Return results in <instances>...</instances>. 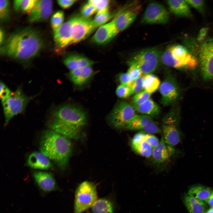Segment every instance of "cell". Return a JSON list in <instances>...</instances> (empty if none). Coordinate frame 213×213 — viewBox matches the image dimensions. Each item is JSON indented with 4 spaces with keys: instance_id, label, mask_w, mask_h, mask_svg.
<instances>
[{
    "instance_id": "9c48e42d",
    "label": "cell",
    "mask_w": 213,
    "mask_h": 213,
    "mask_svg": "<svg viewBox=\"0 0 213 213\" xmlns=\"http://www.w3.org/2000/svg\"><path fill=\"white\" fill-rule=\"evenodd\" d=\"M134 107L125 101L119 102L109 114L108 120L110 125L117 129H126L128 124L135 115Z\"/></svg>"
},
{
    "instance_id": "83f0119b",
    "label": "cell",
    "mask_w": 213,
    "mask_h": 213,
    "mask_svg": "<svg viewBox=\"0 0 213 213\" xmlns=\"http://www.w3.org/2000/svg\"><path fill=\"white\" fill-rule=\"evenodd\" d=\"M212 190L210 188L206 186L196 185L189 188L187 195L206 203Z\"/></svg>"
},
{
    "instance_id": "8d00e7d4",
    "label": "cell",
    "mask_w": 213,
    "mask_h": 213,
    "mask_svg": "<svg viewBox=\"0 0 213 213\" xmlns=\"http://www.w3.org/2000/svg\"><path fill=\"white\" fill-rule=\"evenodd\" d=\"M116 93L118 97L122 99L128 98L132 95L130 86L122 84L117 87Z\"/></svg>"
},
{
    "instance_id": "ab89813d",
    "label": "cell",
    "mask_w": 213,
    "mask_h": 213,
    "mask_svg": "<svg viewBox=\"0 0 213 213\" xmlns=\"http://www.w3.org/2000/svg\"><path fill=\"white\" fill-rule=\"evenodd\" d=\"M143 76H141L135 80L130 86L131 94H136L143 89Z\"/></svg>"
},
{
    "instance_id": "8992f818",
    "label": "cell",
    "mask_w": 213,
    "mask_h": 213,
    "mask_svg": "<svg viewBox=\"0 0 213 213\" xmlns=\"http://www.w3.org/2000/svg\"><path fill=\"white\" fill-rule=\"evenodd\" d=\"M97 199L95 184L87 180L81 182L75 192L74 213H83L91 208Z\"/></svg>"
},
{
    "instance_id": "6da1fadb",
    "label": "cell",
    "mask_w": 213,
    "mask_h": 213,
    "mask_svg": "<svg viewBox=\"0 0 213 213\" xmlns=\"http://www.w3.org/2000/svg\"><path fill=\"white\" fill-rule=\"evenodd\" d=\"M1 45L0 52L2 54L25 62L38 54L43 47V42L38 31L27 27L12 33Z\"/></svg>"
},
{
    "instance_id": "e575fe53",
    "label": "cell",
    "mask_w": 213,
    "mask_h": 213,
    "mask_svg": "<svg viewBox=\"0 0 213 213\" xmlns=\"http://www.w3.org/2000/svg\"><path fill=\"white\" fill-rule=\"evenodd\" d=\"M88 2L94 7L97 13L108 11L110 3V1L107 0H90L88 1Z\"/></svg>"
},
{
    "instance_id": "cb8c5ba5",
    "label": "cell",
    "mask_w": 213,
    "mask_h": 213,
    "mask_svg": "<svg viewBox=\"0 0 213 213\" xmlns=\"http://www.w3.org/2000/svg\"><path fill=\"white\" fill-rule=\"evenodd\" d=\"M64 63L71 70L74 69L91 66L95 62L94 61L82 55L73 54L65 58Z\"/></svg>"
},
{
    "instance_id": "d4e9b609",
    "label": "cell",
    "mask_w": 213,
    "mask_h": 213,
    "mask_svg": "<svg viewBox=\"0 0 213 213\" xmlns=\"http://www.w3.org/2000/svg\"><path fill=\"white\" fill-rule=\"evenodd\" d=\"M167 3L170 12L175 16L190 17L192 14L186 0H168Z\"/></svg>"
},
{
    "instance_id": "1f68e13d",
    "label": "cell",
    "mask_w": 213,
    "mask_h": 213,
    "mask_svg": "<svg viewBox=\"0 0 213 213\" xmlns=\"http://www.w3.org/2000/svg\"><path fill=\"white\" fill-rule=\"evenodd\" d=\"M112 17V14L109 11L97 13L93 19H92V22L95 29L105 24Z\"/></svg>"
},
{
    "instance_id": "ee69618b",
    "label": "cell",
    "mask_w": 213,
    "mask_h": 213,
    "mask_svg": "<svg viewBox=\"0 0 213 213\" xmlns=\"http://www.w3.org/2000/svg\"><path fill=\"white\" fill-rule=\"evenodd\" d=\"M76 1L75 0H59L57 1V3L61 7L65 9L70 7Z\"/></svg>"
},
{
    "instance_id": "bcb514c9",
    "label": "cell",
    "mask_w": 213,
    "mask_h": 213,
    "mask_svg": "<svg viewBox=\"0 0 213 213\" xmlns=\"http://www.w3.org/2000/svg\"><path fill=\"white\" fill-rule=\"evenodd\" d=\"M207 30L206 28H203L201 29L200 31L198 37L199 40L200 41H203L205 37L206 36Z\"/></svg>"
},
{
    "instance_id": "3957f363",
    "label": "cell",
    "mask_w": 213,
    "mask_h": 213,
    "mask_svg": "<svg viewBox=\"0 0 213 213\" xmlns=\"http://www.w3.org/2000/svg\"><path fill=\"white\" fill-rule=\"evenodd\" d=\"M40 150L61 170H64L71 156L72 147L69 138L51 130H46L42 135Z\"/></svg>"
},
{
    "instance_id": "30bf717a",
    "label": "cell",
    "mask_w": 213,
    "mask_h": 213,
    "mask_svg": "<svg viewBox=\"0 0 213 213\" xmlns=\"http://www.w3.org/2000/svg\"><path fill=\"white\" fill-rule=\"evenodd\" d=\"M199 63L205 80H213V38L204 40L199 48Z\"/></svg>"
},
{
    "instance_id": "ffe728a7",
    "label": "cell",
    "mask_w": 213,
    "mask_h": 213,
    "mask_svg": "<svg viewBox=\"0 0 213 213\" xmlns=\"http://www.w3.org/2000/svg\"><path fill=\"white\" fill-rule=\"evenodd\" d=\"M33 177L36 183L43 191L49 192L57 189L56 182L51 173L36 171L34 172Z\"/></svg>"
},
{
    "instance_id": "f6af8a7d",
    "label": "cell",
    "mask_w": 213,
    "mask_h": 213,
    "mask_svg": "<svg viewBox=\"0 0 213 213\" xmlns=\"http://www.w3.org/2000/svg\"><path fill=\"white\" fill-rule=\"evenodd\" d=\"M119 80L121 84L130 86V80L128 73H123L120 74L119 76Z\"/></svg>"
},
{
    "instance_id": "4dcf8cb0",
    "label": "cell",
    "mask_w": 213,
    "mask_h": 213,
    "mask_svg": "<svg viewBox=\"0 0 213 213\" xmlns=\"http://www.w3.org/2000/svg\"><path fill=\"white\" fill-rule=\"evenodd\" d=\"M37 0H16L13 1V7L17 12L29 13L35 6Z\"/></svg>"
},
{
    "instance_id": "d6a6232c",
    "label": "cell",
    "mask_w": 213,
    "mask_h": 213,
    "mask_svg": "<svg viewBox=\"0 0 213 213\" xmlns=\"http://www.w3.org/2000/svg\"><path fill=\"white\" fill-rule=\"evenodd\" d=\"M64 19V14L62 11H57L53 14L51 19V24L54 32L62 25Z\"/></svg>"
},
{
    "instance_id": "5bb4252c",
    "label": "cell",
    "mask_w": 213,
    "mask_h": 213,
    "mask_svg": "<svg viewBox=\"0 0 213 213\" xmlns=\"http://www.w3.org/2000/svg\"><path fill=\"white\" fill-rule=\"evenodd\" d=\"M95 29L90 18L75 17L71 30V44L78 43L86 38Z\"/></svg>"
},
{
    "instance_id": "5b68a950",
    "label": "cell",
    "mask_w": 213,
    "mask_h": 213,
    "mask_svg": "<svg viewBox=\"0 0 213 213\" xmlns=\"http://www.w3.org/2000/svg\"><path fill=\"white\" fill-rule=\"evenodd\" d=\"M161 55L156 48L145 49L135 54L129 61L128 64L137 67L145 75L151 74L157 68Z\"/></svg>"
},
{
    "instance_id": "484cf974",
    "label": "cell",
    "mask_w": 213,
    "mask_h": 213,
    "mask_svg": "<svg viewBox=\"0 0 213 213\" xmlns=\"http://www.w3.org/2000/svg\"><path fill=\"white\" fill-rule=\"evenodd\" d=\"M133 106L138 113L151 117L158 115L160 112L159 106L150 98L140 105Z\"/></svg>"
},
{
    "instance_id": "ac0fdd59",
    "label": "cell",
    "mask_w": 213,
    "mask_h": 213,
    "mask_svg": "<svg viewBox=\"0 0 213 213\" xmlns=\"http://www.w3.org/2000/svg\"><path fill=\"white\" fill-rule=\"evenodd\" d=\"M75 17L64 22L54 32V38L56 49L62 50L71 44V30Z\"/></svg>"
},
{
    "instance_id": "4316f807",
    "label": "cell",
    "mask_w": 213,
    "mask_h": 213,
    "mask_svg": "<svg viewBox=\"0 0 213 213\" xmlns=\"http://www.w3.org/2000/svg\"><path fill=\"white\" fill-rule=\"evenodd\" d=\"M183 201L189 213H204L206 211L205 202L187 195L184 196Z\"/></svg>"
},
{
    "instance_id": "c3c4849f",
    "label": "cell",
    "mask_w": 213,
    "mask_h": 213,
    "mask_svg": "<svg viewBox=\"0 0 213 213\" xmlns=\"http://www.w3.org/2000/svg\"><path fill=\"white\" fill-rule=\"evenodd\" d=\"M4 38V33L3 30L1 29L0 30V43L1 45L3 42Z\"/></svg>"
},
{
    "instance_id": "7a4b0ae2",
    "label": "cell",
    "mask_w": 213,
    "mask_h": 213,
    "mask_svg": "<svg viewBox=\"0 0 213 213\" xmlns=\"http://www.w3.org/2000/svg\"><path fill=\"white\" fill-rule=\"evenodd\" d=\"M87 120V115L80 108L64 105L54 109L47 121L51 130L68 138L78 140Z\"/></svg>"
},
{
    "instance_id": "4fadbf2b",
    "label": "cell",
    "mask_w": 213,
    "mask_h": 213,
    "mask_svg": "<svg viewBox=\"0 0 213 213\" xmlns=\"http://www.w3.org/2000/svg\"><path fill=\"white\" fill-rule=\"evenodd\" d=\"M140 6L135 2L128 4L116 15L112 20L119 32L127 28L136 18Z\"/></svg>"
},
{
    "instance_id": "f35d334b",
    "label": "cell",
    "mask_w": 213,
    "mask_h": 213,
    "mask_svg": "<svg viewBox=\"0 0 213 213\" xmlns=\"http://www.w3.org/2000/svg\"><path fill=\"white\" fill-rule=\"evenodd\" d=\"M95 12L94 7L88 2L83 6L80 10L81 16L85 18H90Z\"/></svg>"
},
{
    "instance_id": "ba28073f",
    "label": "cell",
    "mask_w": 213,
    "mask_h": 213,
    "mask_svg": "<svg viewBox=\"0 0 213 213\" xmlns=\"http://www.w3.org/2000/svg\"><path fill=\"white\" fill-rule=\"evenodd\" d=\"M29 100V98L19 87L2 102L5 117L4 126H6L14 116L23 112Z\"/></svg>"
},
{
    "instance_id": "d590c367",
    "label": "cell",
    "mask_w": 213,
    "mask_h": 213,
    "mask_svg": "<svg viewBox=\"0 0 213 213\" xmlns=\"http://www.w3.org/2000/svg\"><path fill=\"white\" fill-rule=\"evenodd\" d=\"M10 2L8 0H0V19L2 22L6 21L9 14Z\"/></svg>"
},
{
    "instance_id": "9a60e30c",
    "label": "cell",
    "mask_w": 213,
    "mask_h": 213,
    "mask_svg": "<svg viewBox=\"0 0 213 213\" xmlns=\"http://www.w3.org/2000/svg\"><path fill=\"white\" fill-rule=\"evenodd\" d=\"M126 129L149 134L162 133L161 129L152 117L145 115L135 114L129 122Z\"/></svg>"
},
{
    "instance_id": "681fc988",
    "label": "cell",
    "mask_w": 213,
    "mask_h": 213,
    "mask_svg": "<svg viewBox=\"0 0 213 213\" xmlns=\"http://www.w3.org/2000/svg\"><path fill=\"white\" fill-rule=\"evenodd\" d=\"M204 213H213V208L211 207L207 210H206Z\"/></svg>"
},
{
    "instance_id": "74e56055",
    "label": "cell",
    "mask_w": 213,
    "mask_h": 213,
    "mask_svg": "<svg viewBox=\"0 0 213 213\" xmlns=\"http://www.w3.org/2000/svg\"><path fill=\"white\" fill-rule=\"evenodd\" d=\"M128 73L130 80V86L137 78L142 76L143 74L141 70L133 65L129 66Z\"/></svg>"
},
{
    "instance_id": "52a82bcc",
    "label": "cell",
    "mask_w": 213,
    "mask_h": 213,
    "mask_svg": "<svg viewBox=\"0 0 213 213\" xmlns=\"http://www.w3.org/2000/svg\"><path fill=\"white\" fill-rule=\"evenodd\" d=\"M180 118L178 111L172 110L163 118L162 131L165 142L174 147L182 141V133L179 128Z\"/></svg>"
},
{
    "instance_id": "f1b7e54d",
    "label": "cell",
    "mask_w": 213,
    "mask_h": 213,
    "mask_svg": "<svg viewBox=\"0 0 213 213\" xmlns=\"http://www.w3.org/2000/svg\"><path fill=\"white\" fill-rule=\"evenodd\" d=\"M132 149L137 154L146 158L152 156V148L144 140L136 142H130Z\"/></svg>"
},
{
    "instance_id": "277c9868",
    "label": "cell",
    "mask_w": 213,
    "mask_h": 213,
    "mask_svg": "<svg viewBox=\"0 0 213 213\" xmlns=\"http://www.w3.org/2000/svg\"><path fill=\"white\" fill-rule=\"evenodd\" d=\"M161 60L164 65L175 69L191 70L198 63L196 58L184 46L172 45L162 54Z\"/></svg>"
},
{
    "instance_id": "b9f144b4",
    "label": "cell",
    "mask_w": 213,
    "mask_h": 213,
    "mask_svg": "<svg viewBox=\"0 0 213 213\" xmlns=\"http://www.w3.org/2000/svg\"><path fill=\"white\" fill-rule=\"evenodd\" d=\"M12 93L3 82H1L0 96L2 102L9 97Z\"/></svg>"
},
{
    "instance_id": "8fae6325",
    "label": "cell",
    "mask_w": 213,
    "mask_h": 213,
    "mask_svg": "<svg viewBox=\"0 0 213 213\" xmlns=\"http://www.w3.org/2000/svg\"><path fill=\"white\" fill-rule=\"evenodd\" d=\"M169 19L168 12L164 6L153 2L147 6L141 22L146 24H164L168 22Z\"/></svg>"
},
{
    "instance_id": "836d02e7",
    "label": "cell",
    "mask_w": 213,
    "mask_h": 213,
    "mask_svg": "<svg viewBox=\"0 0 213 213\" xmlns=\"http://www.w3.org/2000/svg\"><path fill=\"white\" fill-rule=\"evenodd\" d=\"M151 94L144 90L135 94L132 99L133 106L142 104L150 98Z\"/></svg>"
},
{
    "instance_id": "d6986e66",
    "label": "cell",
    "mask_w": 213,
    "mask_h": 213,
    "mask_svg": "<svg viewBox=\"0 0 213 213\" xmlns=\"http://www.w3.org/2000/svg\"><path fill=\"white\" fill-rule=\"evenodd\" d=\"M119 33L113 20L99 27L92 38V41L99 45L106 43Z\"/></svg>"
},
{
    "instance_id": "60d3db41",
    "label": "cell",
    "mask_w": 213,
    "mask_h": 213,
    "mask_svg": "<svg viewBox=\"0 0 213 213\" xmlns=\"http://www.w3.org/2000/svg\"><path fill=\"white\" fill-rule=\"evenodd\" d=\"M144 141L153 149L156 147L159 142L158 138L156 136L151 134L146 133L144 135Z\"/></svg>"
},
{
    "instance_id": "603a6c76",
    "label": "cell",
    "mask_w": 213,
    "mask_h": 213,
    "mask_svg": "<svg viewBox=\"0 0 213 213\" xmlns=\"http://www.w3.org/2000/svg\"><path fill=\"white\" fill-rule=\"evenodd\" d=\"M93 71L91 66L79 68L71 70L69 77L75 85H80L87 82L91 77Z\"/></svg>"
},
{
    "instance_id": "e0dca14e",
    "label": "cell",
    "mask_w": 213,
    "mask_h": 213,
    "mask_svg": "<svg viewBox=\"0 0 213 213\" xmlns=\"http://www.w3.org/2000/svg\"><path fill=\"white\" fill-rule=\"evenodd\" d=\"M52 8V1L37 0L28 14V22L35 23L46 20L51 14Z\"/></svg>"
},
{
    "instance_id": "7402d4cb",
    "label": "cell",
    "mask_w": 213,
    "mask_h": 213,
    "mask_svg": "<svg viewBox=\"0 0 213 213\" xmlns=\"http://www.w3.org/2000/svg\"><path fill=\"white\" fill-rule=\"evenodd\" d=\"M114 200L109 197L97 199L91 208L92 213H114L116 208Z\"/></svg>"
},
{
    "instance_id": "7c38bea8",
    "label": "cell",
    "mask_w": 213,
    "mask_h": 213,
    "mask_svg": "<svg viewBox=\"0 0 213 213\" xmlns=\"http://www.w3.org/2000/svg\"><path fill=\"white\" fill-rule=\"evenodd\" d=\"M174 147L167 144L162 136L159 144L153 149L152 154V162L157 169L161 171L174 156L177 154Z\"/></svg>"
},
{
    "instance_id": "2e32d148",
    "label": "cell",
    "mask_w": 213,
    "mask_h": 213,
    "mask_svg": "<svg viewBox=\"0 0 213 213\" xmlns=\"http://www.w3.org/2000/svg\"><path fill=\"white\" fill-rule=\"evenodd\" d=\"M159 88L161 95V103L164 106L172 104L179 96V87L175 79L171 76L167 77Z\"/></svg>"
},
{
    "instance_id": "44dd1931",
    "label": "cell",
    "mask_w": 213,
    "mask_h": 213,
    "mask_svg": "<svg viewBox=\"0 0 213 213\" xmlns=\"http://www.w3.org/2000/svg\"><path fill=\"white\" fill-rule=\"evenodd\" d=\"M28 165L36 169L47 170L52 168V165L49 159L42 153L34 151L29 156Z\"/></svg>"
},
{
    "instance_id": "f546056e",
    "label": "cell",
    "mask_w": 213,
    "mask_h": 213,
    "mask_svg": "<svg viewBox=\"0 0 213 213\" xmlns=\"http://www.w3.org/2000/svg\"><path fill=\"white\" fill-rule=\"evenodd\" d=\"M160 85L159 78L152 74L145 75L143 76V89L151 94L156 90Z\"/></svg>"
},
{
    "instance_id": "7dc6e473",
    "label": "cell",
    "mask_w": 213,
    "mask_h": 213,
    "mask_svg": "<svg viewBox=\"0 0 213 213\" xmlns=\"http://www.w3.org/2000/svg\"><path fill=\"white\" fill-rule=\"evenodd\" d=\"M211 207L213 208V190L210 195L206 202Z\"/></svg>"
},
{
    "instance_id": "7bdbcfd3",
    "label": "cell",
    "mask_w": 213,
    "mask_h": 213,
    "mask_svg": "<svg viewBox=\"0 0 213 213\" xmlns=\"http://www.w3.org/2000/svg\"><path fill=\"white\" fill-rule=\"evenodd\" d=\"M189 4L199 12H203L204 10L205 3L203 0H186Z\"/></svg>"
}]
</instances>
